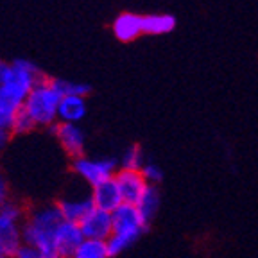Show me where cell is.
<instances>
[{
	"label": "cell",
	"instance_id": "obj_2",
	"mask_svg": "<svg viewBox=\"0 0 258 258\" xmlns=\"http://www.w3.org/2000/svg\"><path fill=\"white\" fill-rule=\"evenodd\" d=\"M111 215L113 235L106 240V244H108L109 256H118L122 251L133 246L142 237V233L149 228V222L145 221L137 206L125 205V203H122Z\"/></svg>",
	"mask_w": 258,
	"mask_h": 258
},
{
	"label": "cell",
	"instance_id": "obj_14",
	"mask_svg": "<svg viewBox=\"0 0 258 258\" xmlns=\"http://www.w3.org/2000/svg\"><path fill=\"white\" fill-rule=\"evenodd\" d=\"M86 97L79 95H64L57 109V120L67 124H77L86 115Z\"/></svg>",
	"mask_w": 258,
	"mask_h": 258
},
{
	"label": "cell",
	"instance_id": "obj_26",
	"mask_svg": "<svg viewBox=\"0 0 258 258\" xmlns=\"http://www.w3.org/2000/svg\"><path fill=\"white\" fill-rule=\"evenodd\" d=\"M8 63H4V61L0 59V86H2V83H4V77H6V72H8Z\"/></svg>",
	"mask_w": 258,
	"mask_h": 258
},
{
	"label": "cell",
	"instance_id": "obj_18",
	"mask_svg": "<svg viewBox=\"0 0 258 258\" xmlns=\"http://www.w3.org/2000/svg\"><path fill=\"white\" fill-rule=\"evenodd\" d=\"M72 258H111L108 251V244L104 240H90L85 238V242L77 247L76 254Z\"/></svg>",
	"mask_w": 258,
	"mask_h": 258
},
{
	"label": "cell",
	"instance_id": "obj_17",
	"mask_svg": "<svg viewBox=\"0 0 258 258\" xmlns=\"http://www.w3.org/2000/svg\"><path fill=\"white\" fill-rule=\"evenodd\" d=\"M137 208L140 210V214L144 215V219L151 224V221L154 219V215L158 214V208H160V190L158 186L149 185L145 194L142 196V199L138 201Z\"/></svg>",
	"mask_w": 258,
	"mask_h": 258
},
{
	"label": "cell",
	"instance_id": "obj_4",
	"mask_svg": "<svg viewBox=\"0 0 258 258\" xmlns=\"http://www.w3.org/2000/svg\"><path fill=\"white\" fill-rule=\"evenodd\" d=\"M25 221L24 210L16 203L0 206V258H16V253L24 246L22 226Z\"/></svg>",
	"mask_w": 258,
	"mask_h": 258
},
{
	"label": "cell",
	"instance_id": "obj_16",
	"mask_svg": "<svg viewBox=\"0 0 258 258\" xmlns=\"http://www.w3.org/2000/svg\"><path fill=\"white\" fill-rule=\"evenodd\" d=\"M176 18L172 15H142V32L151 36H161L174 31Z\"/></svg>",
	"mask_w": 258,
	"mask_h": 258
},
{
	"label": "cell",
	"instance_id": "obj_9",
	"mask_svg": "<svg viewBox=\"0 0 258 258\" xmlns=\"http://www.w3.org/2000/svg\"><path fill=\"white\" fill-rule=\"evenodd\" d=\"M85 238L90 240H108L113 235V215L104 210L93 208L83 221L79 222Z\"/></svg>",
	"mask_w": 258,
	"mask_h": 258
},
{
	"label": "cell",
	"instance_id": "obj_20",
	"mask_svg": "<svg viewBox=\"0 0 258 258\" xmlns=\"http://www.w3.org/2000/svg\"><path fill=\"white\" fill-rule=\"evenodd\" d=\"M57 90L61 92V95H79V97H86L90 93V86L85 83H74V81H67V79H54Z\"/></svg>",
	"mask_w": 258,
	"mask_h": 258
},
{
	"label": "cell",
	"instance_id": "obj_13",
	"mask_svg": "<svg viewBox=\"0 0 258 258\" xmlns=\"http://www.w3.org/2000/svg\"><path fill=\"white\" fill-rule=\"evenodd\" d=\"M113 34L118 41H133L137 40L142 32V15L137 13H122L113 22Z\"/></svg>",
	"mask_w": 258,
	"mask_h": 258
},
{
	"label": "cell",
	"instance_id": "obj_25",
	"mask_svg": "<svg viewBox=\"0 0 258 258\" xmlns=\"http://www.w3.org/2000/svg\"><path fill=\"white\" fill-rule=\"evenodd\" d=\"M13 137V131L8 127H0V151L4 149L6 145L9 144V140H11Z\"/></svg>",
	"mask_w": 258,
	"mask_h": 258
},
{
	"label": "cell",
	"instance_id": "obj_3",
	"mask_svg": "<svg viewBox=\"0 0 258 258\" xmlns=\"http://www.w3.org/2000/svg\"><path fill=\"white\" fill-rule=\"evenodd\" d=\"M61 99L63 95L57 90L54 79L45 77L25 99L24 109L36 125H54L57 120V109H59Z\"/></svg>",
	"mask_w": 258,
	"mask_h": 258
},
{
	"label": "cell",
	"instance_id": "obj_1",
	"mask_svg": "<svg viewBox=\"0 0 258 258\" xmlns=\"http://www.w3.org/2000/svg\"><path fill=\"white\" fill-rule=\"evenodd\" d=\"M61 222H63V215H61L57 205L41 206V208L31 212L22 226L24 244L36 247L41 253L57 254L54 249V235Z\"/></svg>",
	"mask_w": 258,
	"mask_h": 258
},
{
	"label": "cell",
	"instance_id": "obj_6",
	"mask_svg": "<svg viewBox=\"0 0 258 258\" xmlns=\"http://www.w3.org/2000/svg\"><path fill=\"white\" fill-rule=\"evenodd\" d=\"M74 172L92 186L101 185V183L113 179L117 170V161L111 158H102V160H92V158L81 156L74 160Z\"/></svg>",
	"mask_w": 258,
	"mask_h": 258
},
{
	"label": "cell",
	"instance_id": "obj_15",
	"mask_svg": "<svg viewBox=\"0 0 258 258\" xmlns=\"http://www.w3.org/2000/svg\"><path fill=\"white\" fill-rule=\"evenodd\" d=\"M22 108H24V101L13 95L4 86H0V127L11 129L13 120Z\"/></svg>",
	"mask_w": 258,
	"mask_h": 258
},
{
	"label": "cell",
	"instance_id": "obj_24",
	"mask_svg": "<svg viewBox=\"0 0 258 258\" xmlns=\"http://www.w3.org/2000/svg\"><path fill=\"white\" fill-rule=\"evenodd\" d=\"M6 203H9V186L6 177L0 174V206H4Z\"/></svg>",
	"mask_w": 258,
	"mask_h": 258
},
{
	"label": "cell",
	"instance_id": "obj_19",
	"mask_svg": "<svg viewBox=\"0 0 258 258\" xmlns=\"http://www.w3.org/2000/svg\"><path fill=\"white\" fill-rule=\"evenodd\" d=\"M144 154H142L140 145H131L127 147L120 160V169L124 170H142L144 167Z\"/></svg>",
	"mask_w": 258,
	"mask_h": 258
},
{
	"label": "cell",
	"instance_id": "obj_10",
	"mask_svg": "<svg viewBox=\"0 0 258 258\" xmlns=\"http://www.w3.org/2000/svg\"><path fill=\"white\" fill-rule=\"evenodd\" d=\"M52 127L59 145L70 158L77 160V158L85 156V133L79 125L59 122V124H54Z\"/></svg>",
	"mask_w": 258,
	"mask_h": 258
},
{
	"label": "cell",
	"instance_id": "obj_21",
	"mask_svg": "<svg viewBox=\"0 0 258 258\" xmlns=\"http://www.w3.org/2000/svg\"><path fill=\"white\" fill-rule=\"evenodd\" d=\"M34 127H36L34 120H32L27 113H25V109L22 108L20 111H18V115L15 117V120H13L11 131H13V135H25V133H29V131H32Z\"/></svg>",
	"mask_w": 258,
	"mask_h": 258
},
{
	"label": "cell",
	"instance_id": "obj_12",
	"mask_svg": "<svg viewBox=\"0 0 258 258\" xmlns=\"http://www.w3.org/2000/svg\"><path fill=\"white\" fill-rule=\"evenodd\" d=\"M56 205H57V208H59L61 215H63V221L76 222V224H79V222L95 208L90 194L88 196H83V198L61 199Z\"/></svg>",
	"mask_w": 258,
	"mask_h": 258
},
{
	"label": "cell",
	"instance_id": "obj_8",
	"mask_svg": "<svg viewBox=\"0 0 258 258\" xmlns=\"http://www.w3.org/2000/svg\"><path fill=\"white\" fill-rule=\"evenodd\" d=\"M83 242H85V235L81 231L79 224L63 221L57 226L54 235V249L59 258H72Z\"/></svg>",
	"mask_w": 258,
	"mask_h": 258
},
{
	"label": "cell",
	"instance_id": "obj_23",
	"mask_svg": "<svg viewBox=\"0 0 258 258\" xmlns=\"http://www.w3.org/2000/svg\"><path fill=\"white\" fill-rule=\"evenodd\" d=\"M16 258H59L57 254H48V253H41L40 249L31 246H22L16 253Z\"/></svg>",
	"mask_w": 258,
	"mask_h": 258
},
{
	"label": "cell",
	"instance_id": "obj_22",
	"mask_svg": "<svg viewBox=\"0 0 258 258\" xmlns=\"http://www.w3.org/2000/svg\"><path fill=\"white\" fill-rule=\"evenodd\" d=\"M142 174H144V177L147 179V183L154 186L160 185L161 179H163V170H161L156 163H145V165L142 167Z\"/></svg>",
	"mask_w": 258,
	"mask_h": 258
},
{
	"label": "cell",
	"instance_id": "obj_7",
	"mask_svg": "<svg viewBox=\"0 0 258 258\" xmlns=\"http://www.w3.org/2000/svg\"><path fill=\"white\" fill-rule=\"evenodd\" d=\"M115 181L118 185L122 196V203L125 205H138V201L142 199V196L145 194L149 183L144 177L142 170H124L118 169V172L115 174Z\"/></svg>",
	"mask_w": 258,
	"mask_h": 258
},
{
	"label": "cell",
	"instance_id": "obj_5",
	"mask_svg": "<svg viewBox=\"0 0 258 258\" xmlns=\"http://www.w3.org/2000/svg\"><path fill=\"white\" fill-rule=\"evenodd\" d=\"M43 79H45L43 72H41L40 67H36L32 61L15 59L13 63H9L2 86H4L6 90H9L13 95L18 97L20 101L25 102V99H27L32 90H34V86Z\"/></svg>",
	"mask_w": 258,
	"mask_h": 258
},
{
	"label": "cell",
	"instance_id": "obj_11",
	"mask_svg": "<svg viewBox=\"0 0 258 258\" xmlns=\"http://www.w3.org/2000/svg\"><path fill=\"white\" fill-rule=\"evenodd\" d=\"M90 196H92V201L95 208L104 210V212H109V214H113L122 205V196H120V190H118L117 181H115V177L101 183V185L92 186L90 188Z\"/></svg>",
	"mask_w": 258,
	"mask_h": 258
}]
</instances>
